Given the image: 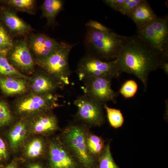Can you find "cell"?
Returning a JSON list of instances; mask_svg holds the SVG:
<instances>
[{
	"label": "cell",
	"instance_id": "obj_18",
	"mask_svg": "<svg viewBox=\"0 0 168 168\" xmlns=\"http://www.w3.org/2000/svg\"><path fill=\"white\" fill-rule=\"evenodd\" d=\"M57 86V83L51 77L46 75H40L34 78L31 86L34 92L46 94L51 93Z\"/></svg>",
	"mask_w": 168,
	"mask_h": 168
},
{
	"label": "cell",
	"instance_id": "obj_30",
	"mask_svg": "<svg viewBox=\"0 0 168 168\" xmlns=\"http://www.w3.org/2000/svg\"><path fill=\"white\" fill-rule=\"evenodd\" d=\"M86 26L102 32H107L111 30L110 29L103 25L101 23L92 20H89L86 23Z\"/></svg>",
	"mask_w": 168,
	"mask_h": 168
},
{
	"label": "cell",
	"instance_id": "obj_5",
	"mask_svg": "<svg viewBox=\"0 0 168 168\" xmlns=\"http://www.w3.org/2000/svg\"><path fill=\"white\" fill-rule=\"evenodd\" d=\"M75 44L61 42L57 49L51 54L41 58V67L51 77H54L61 86L69 84L71 71L68 64L70 53Z\"/></svg>",
	"mask_w": 168,
	"mask_h": 168
},
{
	"label": "cell",
	"instance_id": "obj_12",
	"mask_svg": "<svg viewBox=\"0 0 168 168\" xmlns=\"http://www.w3.org/2000/svg\"><path fill=\"white\" fill-rule=\"evenodd\" d=\"M10 55L13 63L18 67L25 70L32 69L34 63L29 46L24 40L14 45Z\"/></svg>",
	"mask_w": 168,
	"mask_h": 168
},
{
	"label": "cell",
	"instance_id": "obj_8",
	"mask_svg": "<svg viewBox=\"0 0 168 168\" xmlns=\"http://www.w3.org/2000/svg\"><path fill=\"white\" fill-rule=\"evenodd\" d=\"M112 79L103 77H89L82 80L83 86L82 88L84 94L92 98L103 105L107 102H116L118 93L112 89Z\"/></svg>",
	"mask_w": 168,
	"mask_h": 168
},
{
	"label": "cell",
	"instance_id": "obj_24",
	"mask_svg": "<svg viewBox=\"0 0 168 168\" xmlns=\"http://www.w3.org/2000/svg\"><path fill=\"white\" fill-rule=\"evenodd\" d=\"M138 89L136 82L133 80L125 81L120 88L119 93L125 98L128 99L133 97L136 94Z\"/></svg>",
	"mask_w": 168,
	"mask_h": 168
},
{
	"label": "cell",
	"instance_id": "obj_26",
	"mask_svg": "<svg viewBox=\"0 0 168 168\" xmlns=\"http://www.w3.org/2000/svg\"><path fill=\"white\" fill-rule=\"evenodd\" d=\"M13 46L11 38L4 28L0 25V50L4 55Z\"/></svg>",
	"mask_w": 168,
	"mask_h": 168
},
{
	"label": "cell",
	"instance_id": "obj_22",
	"mask_svg": "<svg viewBox=\"0 0 168 168\" xmlns=\"http://www.w3.org/2000/svg\"><path fill=\"white\" fill-rule=\"evenodd\" d=\"M98 168H119L113 157L110 142L105 144V148L99 158Z\"/></svg>",
	"mask_w": 168,
	"mask_h": 168
},
{
	"label": "cell",
	"instance_id": "obj_31",
	"mask_svg": "<svg viewBox=\"0 0 168 168\" xmlns=\"http://www.w3.org/2000/svg\"><path fill=\"white\" fill-rule=\"evenodd\" d=\"M7 157V153L5 143L0 138V160H6Z\"/></svg>",
	"mask_w": 168,
	"mask_h": 168
},
{
	"label": "cell",
	"instance_id": "obj_15",
	"mask_svg": "<svg viewBox=\"0 0 168 168\" xmlns=\"http://www.w3.org/2000/svg\"><path fill=\"white\" fill-rule=\"evenodd\" d=\"M63 1L61 0H45L42 4V16L47 20L48 26L54 25L57 15L62 10Z\"/></svg>",
	"mask_w": 168,
	"mask_h": 168
},
{
	"label": "cell",
	"instance_id": "obj_23",
	"mask_svg": "<svg viewBox=\"0 0 168 168\" xmlns=\"http://www.w3.org/2000/svg\"><path fill=\"white\" fill-rule=\"evenodd\" d=\"M8 4L16 10L34 14L35 12V1L33 0H9Z\"/></svg>",
	"mask_w": 168,
	"mask_h": 168
},
{
	"label": "cell",
	"instance_id": "obj_27",
	"mask_svg": "<svg viewBox=\"0 0 168 168\" xmlns=\"http://www.w3.org/2000/svg\"><path fill=\"white\" fill-rule=\"evenodd\" d=\"M43 144L41 140L35 139L29 144L26 150V156L30 158H36L40 156L42 152Z\"/></svg>",
	"mask_w": 168,
	"mask_h": 168
},
{
	"label": "cell",
	"instance_id": "obj_14",
	"mask_svg": "<svg viewBox=\"0 0 168 168\" xmlns=\"http://www.w3.org/2000/svg\"><path fill=\"white\" fill-rule=\"evenodd\" d=\"M139 29L152 21L157 17L147 1L143 0L128 16Z\"/></svg>",
	"mask_w": 168,
	"mask_h": 168
},
{
	"label": "cell",
	"instance_id": "obj_32",
	"mask_svg": "<svg viewBox=\"0 0 168 168\" xmlns=\"http://www.w3.org/2000/svg\"><path fill=\"white\" fill-rule=\"evenodd\" d=\"M160 68L162 69L168 75V62L165 61L163 62L160 66Z\"/></svg>",
	"mask_w": 168,
	"mask_h": 168
},
{
	"label": "cell",
	"instance_id": "obj_10",
	"mask_svg": "<svg viewBox=\"0 0 168 168\" xmlns=\"http://www.w3.org/2000/svg\"><path fill=\"white\" fill-rule=\"evenodd\" d=\"M57 97L51 93L42 95H34L21 101L18 105L19 111L30 113L39 110L48 111L59 106L57 103Z\"/></svg>",
	"mask_w": 168,
	"mask_h": 168
},
{
	"label": "cell",
	"instance_id": "obj_9",
	"mask_svg": "<svg viewBox=\"0 0 168 168\" xmlns=\"http://www.w3.org/2000/svg\"><path fill=\"white\" fill-rule=\"evenodd\" d=\"M49 149V168H81L62 140L52 141Z\"/></svg>",
	"mask_w": 168,
	"mask_h": 168
},
{
	"label": "cell",
	"instance_id": "obj_6",
	"mask_svg": "<svg viewBox=\"0 0 168 168\" xmlns=\"http://www.w3.org/2000/svg\"><path fill=\"white\" fill-rule=\"evenodd\" d=\"M76 72L80 81L89 77H103L118 78L121 73L117 60L102 61L91 54L81 58L77 65Z\"/></svg>",
	"mask_w": 168,
	"mask_h": 168
},
{
	"label": "cell",
	"instance_id": "obj_2",
	"mask_svg": "<svg viewBox=\"0 0 168 168\" xmlns=\"http://www.w3.org/2000/svg\"><path fill=\"white\" fill-rule=\"evenodd\" d=\"M126 38L111 30L102 32L89 27L85 44L92 52L91 54L102 61H110L117 58L123 49Z\"/></svg>",
	"mask_w": 168,
	"mask_h": 168
},
{
	"label": "cell",
	"instance_id": "obj_28",
	"mask_svg": "<svg viewBox=\"0 0 168 168\" xmlns=\"http://www.w3.org/2000/svg\"><path fill=\"white\" fill-rule=\"evenodd\" d=\"M143 0H122L116 11L128 16L135 8Z\"/></svg>",
	"mask_w": 168,
	"mask_h": 168
},
{
	"label": "cell",
	"instance_id": "obj_13",
	"mask_svg": "<svg viewBox=\"0 0 168 168\" xmlns=\"http://www.w3.org/2000/svg\"><path fill=\"white\" fill-rule=\"evenodd\" d=\"M1 18L6 27L14 35H24L31 30V28L28 24L10 10L3 11Z\"/></svg>",
	"mask_w": 168,
	"mask_h": 168
},
{
	"label": "cell",
	"instance_id": "obj_29",
	"mask_svg": "<svg viewBox=\"0 0 168 168\" xmlns=\"http://www.w3.org/2000/svg\"><path fill=\"white\" fill-rule=\"evenodd\" d=\"M12 119L11 114L8 106L5 103L0 100V127L8 124Z\"/></svg>",
	"mask_w": 168,
	"mask_h": 168
},
{
	"label": "cell",
	"instance_id": "obj_33",
	"mask_svg": "<svg viewBox=\"0 0 168 168\" xmlns=\"http://www.w3.org/2000/svg\"><path fill=\"white\" fill-rule=\"evenodd\" d=\"M4 168H19V164L15 161H12Z\"/></svg>",
	"mask_w": 168,
	"mask_h": 168
},
{
	"label": "cell",
	"instance_id": "obj_4",
	"mask_svg": "<svg viewBox=\"0 0 168 168\" xmlns=\"http://www.w3.org/2000/svg\"><path fill=\"white\" fill-rule=\"evenodd\" d=\"M137 36L163 60L168 58V17H158L137 29Z\"/></svg>",
	"mask_w": 168,
	"mask_h": 168
},
{
	"label": "cell",
	"instance_id": "obj_11",
	"mask_svg": "<svg viewBox=\"0 0 168 168\" xmlns=\"http://www.w3.org/2000/svg\"><path fill=\"white\" fill-rule=\"evenodd\" d=\"M30 48L41 58L48 56L58 47L60 43L43 34L32 35L29 40Z\"/></svg>",
	"mask_w": 168,
	"mask_h": 168
},
{
	"label": "cell",
	"instance_id": "obj_7",
	"mask_svg": "<svg viewBox=\"0 0 168 168\" xmlns=\"http://www.w3.org/2000/svg\"><path fill=\"white\" fill-rule=\"evenodd\" d=\"M77 107L74 117L76 121L88 126L100 127L105 121L103 105L85 94L74 100Z\"/></svg>",
	"mask_w": 168,
	"mask_h": 168
},
{
	"label": "cell",
	"instance_id": "obj_19",
	"mask_svg": "<svg viewBox=\"0 0 168 168\" xmlns=\"http://www.w3.org/2000/svg\"><path fill=\"white\" fill-rule=\"evenodd\" d=\"M86 142L90 154L98 160L105 147V144L103 139L88 131L86 137Z\"/></svg>",
	"mask_w": 168,
	"mask_h": 168
},
{
	"label": "cell",
	"instance_id": "obj_20",
	"mask_svg": "<svg viewBox=\"0 0 168 168\" xmlns=\"http://www.w3.org/2000/svg\"><path fill=\"white\" fill-rule=\"evenodd\" d=\"M26 133L25 124L19 122L16 124L9 132V137L11 147L17 148L24 139Z\"/></svg>",
	"mask_w": 168,
	"mask_h": 168
},
{
	"label": "cell",
	"instance_id": "obj_36",
	"mask_svg": "<svg viewBox=\"0 0 168 168\" xmlns=\"http://www.w3.org/2000/svg\"><path fill=\"white\" fill-rule=\"evenodd\" d=\"M2 166L1 165H0V168H2Z\"/></svg>",
	"mask_w": 168,
	"mask_h": 168
},
{
	"label": "cell",
	"instance_id": "obj_17",
	"mask_svg": "<svg viewBox=\"0 0 168 168\" xmlns=\"http://www.w3.org/2000/svg\"><path fill=\"white\" fill-rule=\"evenodd\" d=\"M58 128L56 117L51 114L40 117L35 122L33 129L36 133H47L53 132Z\"/></svg>",
	"mask_w": 168,
	"mask_h": 168
},
{
	"label": "cell",
	"instance_id": "obj_3",
	"mask_svg": "<svg viewBox=\"0 0 168 168\" xmlns=\"http://www.w3.org/2000/svg\"><path fill=\"white\" fill-rule=\"evenodd\" d=\"M87 127L79 122L69 124L63 131L62 140L81 168H98V160L91 155L87 148Z\"/></svg>",
	"mask_w": 168,
	"mask_h": 168
},
{
	"label": "cell",
	"instance_id": "obj_16",
	"mask_svg": "<svg viewBox=\"0 0 168 168\" xmlns=\"http://www.w3.org/2000/svg\"><path fill=\"white\" fill-rule=\"evenodd\" d=\"M0 87L5 94L13 95L25 92L26 90V84L22 79L0 77Z\"/></svg>",
	"mask_w": 168,
	"mask_h": 168
},
{
	"label": "cell",
	"instance_id": "obj_21",
	"mask_svg": "<svg viewBox=\"0 0 168 168\" xmlns=\"http://www.w3.org/2000/svg\"><path fill=\"white\" fill-rule=\"evenodd\" d=\"M105 110L109 122L111 127L118 128L123 125L124 119L122 114L119 110L109 107L106 104L103 105Z\"/></svg>",
	"mask_w": 168,
	"mask_h": 168
},
{
	"label": "cell",
	"instance_id": "obj_25",
	"mask_svg": "<svg viewBox=\"0 0 168 168\" xmlns=\"http://www.w3.org/2000/svg\"><path fill=\"white\" fill-rule=\"evenodd\" d=\"M0 74L5 75L25 77L11 65L6 58L1 55H0Z\"/></svg>",
	"mask_w": 168,
	"mask_h": 168
},
{
	"label": "cell",
	"instance_id": "obj_34",
	"mask_svg": "<svg viewBox=\"0 0 168 168\" xmlns=\"http://www.w3.org/2000/svg\"><path fill=\"white\" fill-rule=\"evenodd\" d=\"M27 168H44L41 165L37 163H32L29 164Z\"/></svg>",
	"mask_w": 168,
	"mask_h": 168
},
{
	"label": "cell",
	"instance_id": "obj_1",
	"mask_svg": "<svg viewBox=\"0 0 168 168\" xmlns=\"http://www.w3.org/2000/svg\"><path fill=\"white\" fill-rule=\"evenodd\" d=\"M121 72L133 75L146 91L150 73L160 68L163 60L137 35L127 36L124 47L116 58ZM167 61V60H166Z\"/></svg>",
	"mask_w": 168,
	"mask_h": 168
},
{
	"label": "cell",
	"instance_id": "obj_35",
	"mask_svg": "<svg viewBox=\"0 0 168 168\" xmlns=\"http://www.w3.org/2000/svg\"><path fill=\"white\" fill-rule=\"evenodd\" d=\"M0 55H4L2 52L0 50Z\"/></svg>",
	"mask_w": 168,
	"mask_h": 168
}]
</instances>
